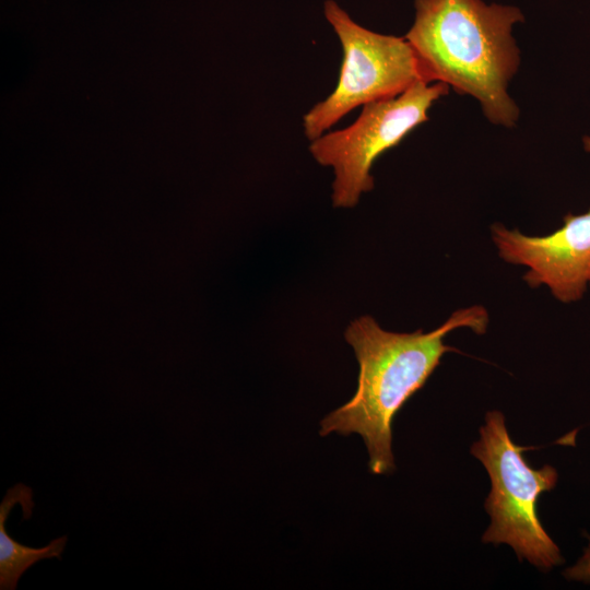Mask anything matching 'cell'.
Listing matches in <instances>:
<instances>
[{
    "label": "cell",
    "mask_w": 590,
    "mask_h": 590,
    "mask_svg": "<svg viewBox=\"0 0 590 590\" xmlns=\"http://www.w3.org/2000/svg\"><path fill=\"white\" fill-rule=\"evenodd\" d=\"M487 324V310L479 305L455 311L440 327L426 333L421 329L411 333L387 331L370 316L352 321L344 335L359 366L357 390L321 421L320 435L358 434L368 451L370 472L391 473L393 420L426 384L441 356L457 351L445 344L444 338L463 327L481 334Z\"/></svg>",
    "instance_id": "1"
},
{
    "label": "cell",
    "mask_w": 590,
    "mask_h": 590,
    "mask_svg": "<svg viewBox=\"0 0 590 590\" xmlns=\"http://www.w3.org/2000/svg\"><path fill=\"white\" fill-rule=\"evenodd\" d=\"M522 20L515 7L482 0H415L404 38L424 82L473 96L489 121L514 127L519 109L507 87L520 58L511 30Z\"/></svg>",
    "instance_id": "2"
},
{
    "label": "cell",
    "mask_w": 590,
    "mask_h": 590,
    "mask_svg": "<svg viewBox=\"0 0 590 590\" xmlns=\"http://www.w3.org/2000/svg\"><path fill=\"white\" fill-rule=\"evenodd\" d=\"M526 449L529 448L511 440L502 412L486 413L480 439L471 447L492 484L485 502L491 524L482 541L508 544L520 560L527 559L547 571L560 565L564 558L538 517L536 502L544 492L554 488L558 475L548 464L531 468L522 456Z\"/></svg>",
    "instance_id": "3"
},
{
    "label": "cell",
    "mask_w": 590,
    "mask_h": 590,
    "mask_svg": "<svg viewBox=\"0 0 590 590\" xmlns=\"http://www.w3.org/2000/svg\"><path fill=\"white\" fill-rule=\"evenodd\" d=\"M323 14L341 43L343 59L335 88L303 117L304 132L310 141L354 108L396 97L423 81L404 37L379 34L359 25L334 0H326Z\"/></svg>",
    "instance_id": "4"
},
{
    "label": "cell",
    "mask_w": 590,
    "mask_h": 590,
    "mask_svg": "<svg viewBox=\"0 0 590 590\" xmlns=\"http://www.w3.org/2000/svg\"><path fill=\"white\" fill-rule=\"evenodd\" d=\"M448 91L449 86L441 82L417 81L396 97L364 105L351 126L310 141L314 158L333 168L335 208H353L362 193L374 188V162L428 120L429 108Z\"/></svg>",
    "instance_id": "5"
},
{
    "label": "cell",
    "mask_w": 590,
    "mask_h": 590,
    "mask_svg": "<svg viewBox=\"0 0 590 590\" xmlns=\"http://www.w3.org/2000/svg\"><path fill=\"white\" fill-rule=\"evenodd\" d=\"M492 237L502 259L529 268L523 275L529 286L546 285L565 304L583 297L590 284V209L565 215L563 225L546 236L494 224Z\"/></svg>",
    "instance_id": "6"
},
{
    "label": "cell",
    "mask_w": 590,
    "mask_h": 590,
    "mask_svg": "<svg viewBox=\"0 0 590 590\" xmlns=\"http://www.w3.org/2000/svg\"><path fill=\"white\" fill-rule=\"evenodd\" d=\"M20 504L23 518L31 519L34 509L33 489L17 483L9 488L0 504V589L15 590L19 579L34 564L42 559L58 558L67 544V535H61L43 547H31L13 540L5 529L7 519L12 508Z\"/></svg>",
    "instance_id": "7"
},
{
    "label": "cell",
    "mask_w": 590,
    "mask_h": 590,
    "mask_svg": "<svg viewBox=\"0 0 590 590\" xmlns=\"http://www.w3.org/2000/svg\"><path fill=\"white\" fill-rule=\"evenodd\" d=\"M566 578L577 581L590 582V542L578 562L565 570Z\"/></svg>",
    "instance_id": "8"
},
{
    "label": "cell",
    "mask_w": 590,
    "mask_h": 590,
    "mask_svg": "<svg viewBox=\"0 0 590 590\" xmlns=\"http://www.w3.org/2000/svg\"><path fill=\"white\" fill-rule=\"evenodd\" d=\"M583 148L587 152H590V137H583Z\"/></svg>",
    "instance_id": "9"
},
{
    "label": "cell",
    "mask_w": 590,
    "mask_h": 590,
    "mask_svg": "<svg viewBox=\"0 0 590 590\" xmlns=\"http://www.w3.org/2000/svg\"><path fill=\"white\" fill-rule=\"evenodd\" d=\"M589 287H590V284H589Z\"/></svg>",
    "instance_id": "10"
}]
</instances>
